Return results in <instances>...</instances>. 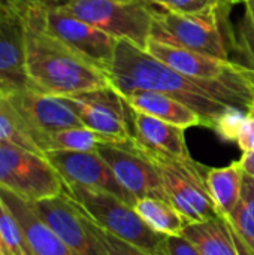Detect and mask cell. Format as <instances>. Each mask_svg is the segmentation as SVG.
<instances>
[{
  "label": "cell",
  "instance_id": "obj_15",
  "mask_svg": "<svg viewBox=\"0 0 254 255\" xmlns=\"http://www.w3.org/2000/svg\"><path fill=\"white\" fill-rule=\"evenodd\" d=\"M30 88L25 66V27L9 13L0 21V93L10 94Z\"/></svg>",
  "mask_w": 254,
  "mask_h": 255
},
{
  "label": "cell",
  "instance_id": "obj_1",
  "mask_svg": "<svg viewBox=\"0 0 254 255\" xmlns=\"http://www.w3.org/2000/svg\"><path fill=\"white\" fill-rule=\"evenodd\" d=\"M108 76L111 85L121 94L147 90L183 102L198 112L204 120V126L210 128H214L228 109L240 108L247 111L254 100V88L249 84L199 79L184 75L123 39H118Z\"/></svg>",
  "mask_w": 254,
  "mask_h": 255
},
{
  "label": "cell",
  "instance_id": "obj_28",
  "mask_svg": "<svg viewBox=\"0 0 254 255\" xmlns=\"http://www.w3.org/2000/svg\"><path fill=\"white\" fill-rule=\"evenodd\" d=\"M246 114H247V111H243L240 108H231L219 118V121L216 123L213 130L222 139L237 143L238 136H240L241 128L246 121Z\"/></svg>",
  "mask_w": 254,
  "mask_h": 255
},
{
  "label": "cell",
  "instance_id": "obj_34",
  "mask_svg": "<svg viewBox=\"0 0 254 255\" xmlns=\"http://www.w3.org/2000/svg\"><path fill=\"white\" fill-rule=\"evenodd\" d=\"M142 1H145L151 6H157V7H162V4H163V0H142Z\"/></svg>",
  "mask_w": 254,
  "mask_h": 255
},
{
  "label": "cell",
  "instance_id": "obj_5",
  "mask_svg": "<svg viewBox=\"0 0 254 255\" xmlns=\"http://www.w3.org/2000/svg\"><path fill=\"white\" fill-rule=\"evenodd\" d=\"M63 7L105 33L145 49L154 31V6L142 0H69Z\"/></svg>",
  "mask_w": 254,
  "mask_h": 255
},
{
  "label": "cell",
  "instance_id": "obj_9",
  "mask_svg": "<svg viewBox=\"0 0 254 255\" xmlns=\"http://www.w3.org/2000/svg\"><path fill=\"white\" fill-rule=\"evenodd\" d=\"M96 152L109 164L120 185L136 200L142 197L168 200L156 164L139 148L135 137L126 142H102Z\"/></svg>",
  "mask_w": 254,
  "mask_h": 255
},
{
  "label": "cell",
  "instance_id": "obj_11",
  "mask_svg": "<svg viewBox=\"0 0 254 255\" xmlns=\"http://www.w3.org/2000/svg\"><path fill=\"white\" fill-rule=\"evenodd\" d=\"M43 155L64 184L100 190L135 205L136 199L120 185L109 164L96 151H46Z\"/></svg>",
  "mask_w": 254,
  "mask_h": 255
},
{
  "label": "cell",
  "instance_id": "obj_33",
  "mask_svg": "<svg viewBox=\"0 0 254 255\" xmlns=\"http://www.w3.org/2000/svg\"><path fill=\"white\" fill-rule=\"evenodd\" d=\"M241 169L244 173L250 175L252 178H254V151H249V152H244L243 157L238 160Z\"/></svg>",
  "mask_w": 254,
  "mask_h": 255
},
{
  "label": "cell",
  "instance_id": "obj_26",
  "mask_svg": "<svg viewBox=\"0 0 254 255\" xmlns=\"http://www.w3.org/2000/svg\"><path fill=\"white\" fill-rule=\"evenodd\" d=\"M0 255H31L25 235L0 199Z\"/></svg>",
  "mask_w": 254,
  "mask_h": 255
},
{
  "label": "cell",
  "instance_id": "obj_29",
  "mask_svg": "<svg viewBox=\"0 0 254 255\" xmlns=\"http://www.w3.org/2000/svg\"><path fill=\"white\" fill-rule=\"evenodd\" d=\"M0 4L21 21L28 19L34 13H40L51 7L60 6L57 0H0Z\"/></svg>",
  "mask_w": 254,
  "mask_h": 255
},
{
  "label": "cell",
  "instance_id": "obj_37",
  "mask_svg": "<svg viewBox=\"0 0 254 255\" xmlns=\"http://www.w3.org/2000/svg\"><path fill=\"white\" fill-rule=\"evenodd\" d=\"M57 1H58V4H60V6H63V4H66L69 0H57Z\"/></svg>",
  "mask_w": 254,
  "mask_h": 255
},
{
  "label": "cell",
  "instance_id": "obj_27",
  "mask_svg": "<svg viewBox=\"0 0 254 255\" xmlns=\"http://www.w3.org/2000/svg\"><path fill=\"white\" fill-rule=\"evenodd\" d=\"M93 230H94L99 245L103 248L106 255H151L150 253L141 250L139 247L132 245V244L111 235L109 232L99 227L94 221H93Z\"/></svg>",
  "mask_w": 254,
  "mask_h": 255
},
{
  "label": "cell",
  "instance_id": "obj_2",
  "mask_svg": "<svg viewBox=\"0 0 254 255\" xmlns=\"http://www.w3.org/2000/svg\"><path fill=\"white\" fill-rule=\"evenodd\" d=\"M43 13L45 10L22 21L30 87L55 97H64L111 85L105 70L43 28Z\"/></svg>",
  "mask_w": 254,
  "mask_h": 255
},
{
  "label": "cell",
  "instance_id": "obj_31",
  "mask_svg": "<svg viewBox=\"0 0 254 255\" xmlns=\"http://www.w3.org/2000/svg\"><path fill=\"white\" fill-rule=\"evenodd\" d=\"M237 145L243 149V152L254 151V100L250 108L247 109L246 121L238 136Z\"/></svg>",
  "mask_w": 254,
  "mask_h": 255
},
{
  "label": "cell",
  "instance_id": "obj_4",
  "mask_svg": "<svg viewBox=\"0 0 254 255\" xmlns=\"http://www.w3.org/2000/svg\"><path fill=\"white\" fill-rule=\"evenodd\" d=\"M139 148L156 164L168 200L189 221V224L204 223L219 217L207 187V167L195 161L192 157L175 158L151 152L141 145Z\"/></svg>",
  "mask_w": 254,
  "mask_h": 255
},
{
  "label": "cell",
  "instance_id": "obj_16",
  "mask_svg": "<svg viewBox=\"0 0 254 255\" xmlns=\"http://www.w3.org/2000/svg\"><path fill=\"white\" fill-rule=\"evenodd\" d=\"M0 199L21 226L31 255H79L34 212L30 202L3 188Z\"/></svg>",
  "mask_w": 254,
  "mask_h": 255
},
{
  "label": "cell",
  "instance_id": "obj_25",
  "mask_svg": "<svg viewBox=\"0 0 254 255\" xmlns=\"http://www.w3.org/2000/svg\"><path fill=\"white\" fill-rule=\"evenodd\" d=\"M0 140L19 145L22 148L40 152L36 143L31 140L24 123L15 112L6 96L0 93ZM42 154V152H40Z\"/></svg>",
  "mask_w": 254,
  "mask_h": 255
},
{
  "label": "cell",
  "instance_id": "obj_20",
  "mask_svg": "<svg viewBox=\"0 0 254 255\" xmlns=\"http://www.w3.org/2000/svg\"><path fill=\"white\" fill-rule=\"evenodd\" d=\"M244 172L238 161L217 169H208L207 172V187L216 212L220 218L228 220L234 212L243 185Z\"/></svg>",
  "mask_w": 254,
  "mask_h": 255
},
{
  "label": "cell",
  "instance_id": "obj_19",
  "mask_svg": "<svg viewBox=\"0 0 254 255\" xmlns=\"http://www.w3.org/2000/svg\"><path fill=\"white\" fill-rule=\"evenodd\" d=\"M181 235L189 239L202 255H249L228 221L220 217L204 223L189 224Z\"/></svg>",
  "mask_w": 254,
  "mask_h": 255
},
{
  "label": "cell",
  "instance_id": "obj_17",
  "mask_svg": "<svg viewBox=\"0 0 254 255\" xmlns=\"http://www.w3.org/2000/svg\"><path fill=\"white\" fill-rule=\"evenodd\" d=\"M132 127L133 137L142 148L175 158H190L184 134L186 128L133 109Z\"/></svg>",
  "mask_w": 254,
  "mask_h": 255
},
{
  "label": "cell",
  "instance_id": "obj_21",
  "mask_svg": "<svg viewBox=\"0 0 254 255\" xmlns=\"http://www.w3.org/2000/svg\"><path fill=\"white\" fill-rule=\"evenodd\" d=\"M133 209L147 226L163 236H181L183 230L189 226V221L168 200L142 197L135 202Z\"/></svg>",
  "mask_w": 254,
  "mask_h": 255
},
{
  "label": "cell",
  "instance_id": "obj_12",
  "mask_svg": "<svg viewBox=\"0 0 254 255\" xmlns=\"http://www.w3.org/2000/svg\"><path fill=\"white\" fill-rule=\"evenodd\" d=\"M4 96L19 115L36 146L40 136L46 133L84 126L72 108L60 97L42 93L31 87Z\"/></svg>",
  "mask_w": 254,
  "mask_h": 255
},
{
  "label": "cell",
  "instance_id": "obj_23",
  "mask_svg": "<svg viewBox=\"0 0 254 255\" xmlns=\"http://www.w3.org/2000/svg\"><path fill=\"white\" fill-rule=\"evenodd\" d=\"M106 140L111 139L81 126L46 133L40 136L37 146L42 154L46 151H96Z\"/></svg>",
  "mask_w": 254,
  "mask_h": 255
},
{
  "label": "cell",
  "instance_id": "obj_6",
  "mask_svg": "<svg viewBox=\"0 0 254 255\" xmlns=\"http://www.w3.org/2000/svg\"><path fill=\"white\" fill-rule=\"evenodd\" d=\"M0 188L40 202L63 194L64 182L43 154L0 140Z\"/></svg>",
  "mask_w": 254,
  "mask_h": 255
},
{
  "label": "cell",
  "instance_id": "obj_3",
  "mask_svg": "<svg viewBox=\"0 0 254 255\" xmlns=\"http://www.w3.org/2000/svg\"><path fill=\"white\" fill-rule=\"evenodd\" d=\"M64 193L103 230L139 247L151 255H169L166 238L154 232L133 206L114 194L79 185L64 184Z\"/></svg>",
  "mask_w": 254,
  "mask_h": 255
},
{
  "label": "cell",
  "instance_id": "obj_8",
  "mask_svg": "<svg viewBox=\"0 0 254 255\" xmlns=\"http://www.w3.org/2000/svg\"><path fill=\"white\" fill-rule=\"evenodd\" d=\"M60 99L72 108L87 128L117 142L133 139L132 109L112 85Z\"/></svg>",
  "mask_w": 254,
  "mask_h": 255
},
{
  "label": "cell",
  "instance_id": "obj_13",
  "mask_svg": "<svg viewBox=\"0 0 254 255\" xmlns=\"http://www.w3.org/2000/svg\"><path fill=\"white\" fill-rule=\"evenodd\" d=\"M34 212L79 255H106L99 245L93 220L66 194L30 202Z\"/></svg>",
  "mask_w": 254,
  "mask_h": 255
},
{
  "label": "cell",
  "instance_id": "obj_35",
  "mask_svg": "<svg viewBox=\"0 0 254 255\" xmlns=\"http://www.w3.org/2000/svg\"><path fill=\"white\" fill-rule=\"evenodd\" d=\"M7 15H9V12H7V10H6V9H4V7L0 4V21H1V19H4Z\"/></svg>",
  "mask_w": 254,
  "mask_h": 255
},
{
  "label": "cell",
  "instance_id": "obj_10",
  "mask_svg": "<svg viewBox=\"0 0 254 255\" xmlns=\"http://www.w3.org/2000/svg\"><path fill=\"white\" fill-rule=\"evenodd\" d=\"M42 25L49 34L81 54L90 63L106 73L109 72L118 43L117 37L75 16L63 6L45 10Z\"/></svg>",
  "mask_w": 254,
  "mask_h": 255
},
{
  "label": "cell",
  "instance_id": "obj_22",
  "mask_svg": "<svg viewBox=\"0 0 254 255\" xmlns=\"http://www.w3.org/2000/svg\"><path fill=\"white\" fill-rule=\"evenodd\" d=\"M226 221L244 251L254 255V178L247 173L243 176L240 200Z\"/></svg>",
  "mask_w": 254,
  "mask_h": 255
},
{
  "label": "cell",
  "instance_id": "obj_7",
  "mask_svg": "<svg viewBox=\"0 0 254 255\" xmlns=\"http://www.w3.org/2000/svg\"><path fill=\"white\" fill-rule=\"evenodd\" d=\"M220 10L222 7L201 13H180L154 9V31L151 37L229 60L228 45L222 31Z\"/></svg>",
  "mask_w": 254,
  "mask_h": 255
},
{
  "label": "cell",
  "instance_id": "obj_18",
  "mask_svg": "<svg viewBox=\"0 0 254 255\" xmlns=\"http://www.w3.org/2000/svg\"><path fill=\"white\" fill-rule=\"evenodd\" d=\"M127 105L138 112L163 120L174 126L189 128L195 126H204V120L198 112L184 105L183 102L157 91L136 90L123 94Z\"/></svg>",
  "mask_w": 254,
  "mask_h": 255
},
{
  "label": "cell",
  "instance_id": "obj_14",
  "mask_svg": "<svg viewBox=\"0 0 254 255\" xmlns=\"http://www.w3.org/2000/svg\"><path fill=\"white\" fill-rule=\"evenodd\" d=\"M145 51L154 58L171 66L172 69L193 78L252 85L246 78V67L238 61L201 54L198 51H192L156 37H151L148 40Z\"/></svg>",
  "mask_w": 254,
  "mask_h": 255
},
{
  "label": "cell",
  "instance_id": "obj_24",
  "mask_svg": "<svg viewBox=\"0 0 254 255\" xmlns=\"http://www.w3.org/2000/svg\"><path fill=\"white\" fill-rule=\"evenodd\" d=\"M229 40L238 63L246 67V78L254 88V0L244 1V15Z\"/></svg>",
  "mask_w": 254,
  "mask_h": 255
},
{
  "label": "cell",
  "instance_id": "obj_36",
  "mask_svg": "<svg viewBox=\"0 0 254 255\" xmlns=\"http://www.w3.org/2000/svg\"><path fill=\"white\" fill-rule=\"evenodd\" d=\"M246 0H225L226 6H231V4H237V3H244Z\"/></svg>",
  "mask_w": 254,
  "mask_h": 255
},
{
  "label": "cell",
  "instance_id": "obj_30",
  "mask_svg": "<svg viewBox=\"0 0 254 255\" xmlns=\"http://www.w3.org/2000/svg\"><path fill=\"white\" fill-rule=\"evenodd\" d=\"M225 6V0H163V4L159 9L180 13H201Z\"/></svg>",
  "mask_w": 254,
  "mask_h": 255
},
{
  "label": "cell",
  "instance_id": "obj_32",
  "mask_svg": "<svg viewBox=\"0 0 254 255\" xmlns=\"http://www.w3.org/2000/svg\"><path fill=\"white\" fill-rule=\"evenodd\" d=\"M166 251L169 255H202V253L183 235L166 238Z\"/></svg>",
  "mask_w": 254,
  "mask_h": 255
}]
</instances>
